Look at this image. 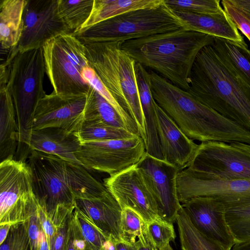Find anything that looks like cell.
<instances>
[{
	"label": "cell",
	"instance_id": "obj_6",
	"mask_svg": "<svg viewBox=\"0 0 250 250\" xmlns=\"http://www.w3.org/2000/svg\"><path fill=\"white\" fill-rule=\"evenodd\" d=\"M45 67L42 47L24 51L16 49L9 64L7 87L14 105L19 132L17 154L27 157L31 123L36 107L46 95L43 89Z\"/></svg>",
	"mask_w": 250,
	"mask_h": 250
},
{
	"label": "cell",
	"instance_id": "obj_3",
	"mask_svg": "<svg viewBox=\"0 0 250 250\" xmlns=\"http://www.w3.org/2000/svg\"><path fill=\"white\" fill-rule=\"evenodd\" d=\"M187 91L202 104L250 131V88L224 65L211 45L198 54Z\"/></svg>",
	"mask_w": 250,
	"mask_h": 250
},
{
	"label": "cell",
	"instance_id": "obj_48",
	"mask_svg": "<svg viewBox=\"0 0 250 250\" xmlns=\"http://www.w3.org/2000/svg\"><path fill=\"white\" fill-rule=\"evenodd\" d=\"M101 250H116L115 243L111 240L107 239L104 243Z\"/></svg>",
	"mask_w": 250,
	"mask_h": 250
},
{
	"label": "cell",
	"instance_id": "obj_1",
	"mask_svg": "<svg viewBox=\"0 0 250 250\" xmlns=\"http://www.w3.org/2000/svg\"><path fill=\"white\" fill-rule=\"evenodd\" d=\"M149 73L156 103L193 141H218L250 145V131L223 117L159 74Z\"/></svg>",
	"mask_w": 250,
	"mask_h": 250
},
{
	"label": "cell",
	"instance_id": "obj_18",
	"mask_svg": "<svg viewBox=\"0 0 250 250\" xmlns=\"http://www.w3.org/2000/svg\"><path fill=\"white\" fill-rule=\"evenodd\" d=\"M154 105L163 160L181 171L187 167L198 145L183 133L155 101Z\"/></svg>",
	"mask_w": 250,
	"mask_h": 250
},
{
	"label": "cell",
	"instance_id": "obj_39",
	"mask_svg": "<svg viewBox=\"0 0 250 250\" xmlns=\"http://www.w3.org/2000/svg\"><path fill=\"white\" fill-rule=\"evenodd\" d=\"M70 214L63 219L54 222L57 226V230L48 242L49 250H63Z\"/></svg>",
	"mask_w": 250,
	"mask_h": 250
},
{
	"label": "cell",
	"instance_id": "obj_29",
	"mask_svg": "<svg viewBox=\"0 0 250 250\" xmlns=\"http://www.w3.org/2000/svg\"><path fill=\"white\" fill-rule=\"evenodd\" d=\"M94 0H58L61 18L71 33L79 31L89 18Z\"/></svg>",
	"mask_w": 250,
	"mask_h": 250
},
{
	"label": "cell",
	"instance_id": "obj_8",
	"mask_svg": "<svg viewBox=\"0 0 250 250\" xmlns=\"http://www.w3.org/2000/svg\"><path fill=\"white\" fill-rule=\"evenodd\" d=\"M45 73L52 92L64 95H87L90 85L82 77L90 66L83 42L73 33L60 35L43 47Z\"/></svg>",
	"mask_w": 250,
	"mask_h": 250
},
{
	"label": "cell",
	"instance_id": "obj_24",
	"mask_svg": "<svg viewBox=\"0 0 250 250\" xmlns=\"http://www.w3.org/2000/svg\"><path fill=\"white\" fill-rule=\"evenodd\" d=\"M27 0H0V42L1 48L11 51L20 42Z\"/></svg>",
	"mask_w": 250,
	"mask_h": 250
},
{
	"label": "cell",
	"instance_id": "obj_22",
	"mask_svg": "<svg viewBox=\"0 0 250 250\" xmlns=\"http://www.w3.org/2000/svg\"><path fill=\"white\" fill-rule=\"evenodd\" d=\"M19 142L16 111L7 83H0V162L14 159Z\"/></svg>",
	"mask_w": 250,
	"mask_h": 250
},
{
	"label": "cell",
	"instance_id": "obj_42",
	"mask_svg": "<svg viewBox=\"0 0 250 250\" xmlns=\"http://www.w3.org/2000/svg\"><path fill=\"white\" fill-rule=\"evenodd\" d=\"M135 244L137 250H156V248L150 236L146 238L138 240Z\"/></svg>",
	"mask_w": 250,
	"mask_h": 250
},
{
	"label": "cell",
	"instance_id": "obj_33",
	"mask_svg": "<svg viewBox=\"0 0 250 250\" xmlns=\"http://www.w3.org/2000/svg\"><path fill=\"white\" fill-rule=\"evenodd\" d=\"M148 235L147 223L138 213L128 208L122 209L120 232L121 241L134 245L138 240Z\"/></svg>",
	"mask_w": 250,
	"mask_h": 250
},
{
	"label": "cell",
	"instance_id": "obj_36",
	"mask_svg": "<svg viewBox=\"0 0 250 250\" xmlns=\"http://www.w3.org/2000/svg\"><path fill=\"white\" fill-rule=\"evenodd\" d=\"M149 235L155 247L162 250L176 238L172 223L160 217L147 223Z\"/></svg>",
	"mask_w": 250,
	"mask_h": 250
},
{
	"label": "cell",
	"instance_id": "obj_4",
	"mask_svg": "<svg viewBox=\"0 0 250 250\" xmlns=\"http://www.w3.org/2000/svg\"><path fill=\"white\" fill-rule=\"evenodd\" d=\"M27 159L34 193L48 215L59 206H75L76 198L98 196L108 191L80 165L36 150L31 151Z\"/></svg>",
	"mask_w": 250,
	"mask_h": 250
},
{
	"label": "cell",
	"instance_id": "obj_5",
	"mask_svg": "<svg viewBox=\"0 0 250 250\" xmlns=\"http://www.w3.org/2000/svg\"><path fill=\"white\" fill-rule=\"evenodd\" d=\"M81 41L90 67L120 105L133 118L144 141V122L134 68L136 62L121 48L122 42Z\"/></svg>",
	"mask_w": 250,
	"mask_h": 250
},
{
	"label": "cell",
	"instance_id": "obj_23",
	"mask_svg": "<svg viewBox=\"0 0 250 250\" xmlns=\"http://www.w3.org/2000/svg\"><path fill=\"white\" fill-rule=\"evenodd\" d=\"M211 45L228 69L250 88V49L245 42L214 37Z\"/></svg>",
	"mask_w": 250,
	"mask_h": 250
},
{
	"label": "cell",
	"instance_id": "obj_37",
	"mask_svg": "<svg viewBox=\"0 0 250 250\" xmlns=\"http://www.w3.org/2000/svg\"><path fill=\"white\" fill-rule=\"evenodd\" d=\"M28 220L11 225L0 250H30Z\"/></svg>",
	"mask_w": 250,
	"mask_h": 250
},
{
	"label": "cell",
	"instance_id": "obj_27",
	"mask_svg": "<svg viewBox=\"0 0 250 250\" xmlns=\"http://www.w3.org/2000/svg\"><path fill=\"white\" fill-rule=\"evenodd\" d=\"M84 121L100 122L127 130L118 112L91 86L87 95Z\"/></svg>",
	"mask_w": 250,
	"mask_h": 250
},
{
	"label": "cell",
	"instance_id": "obj_43",
	"mask_svg": "<svg viewBox=\"0 0 250 250\" xmlns=\"http://www.w3.org/2000/svg\"><path fill=\"white\" fill-rule=\"evenodd\" d=\"M233 4L239 7L250 15V0H229Z\"/></svg>",
	"mask_w": 250,
	"mask_h": 250
},
{
	"label": "cell",
	"instance_id": "obj_46",
	"mask_svg": "<svg viewBox=\"0 0 250 250\" xmlns=\"http://www.w3.org/2000/svg\"><path fill=\"white\" fill-rule=\"evenodd\" d=\"M11 225L9 224L0 225V244L6 239L8 231L10 229Z\"/></svg>",
	"mask_w": 250,
	"mask_h": 250
},
{
	"label": "cell",
	"instance_id": "obj_44",
	"mask_svg": "<svg viewBox=\"0 0 250 250\" xmlns=\"http://www.w3.org/2000/svg\"><path fill=\"white\" fill-rule=\"evenodd\" d=\"M39 250H49V244L42 229L40 234Z\"/></svg>",
	"mask_w": 250,
	"mask_h": 250
},
{
	"label": "cell",
	"instance_id": "obj_32",
	"mask_svg": "<svg viewBox=\"0 0 250 250\" xmlns=\"http://www.w3.org/2000/svg\"><path fill=\"white\" fill-rule=\"evenodd\" d=\"M225 216L236 244L250 242V203L226 208Z\"/></svg>",
	"mask_w": 250,
	"mask_h": 250
},
{
	"label": "cell",
	"instance_id": "obj_49",
	"mask_svg": "<svg viewBox=\"0 0 250 250\" xmlns=\"http://www.w3.org/2000/svg\"><path fill=\"white\" fill-rule=\"evenodd\" d=\"M230 144L250 154V145L241 143H234Z\"/></svg>",
	"mask_w": 250,
	"mask_h": 250
},
{
	"label": "cell",
	"instance_id": "obj_11",
	"mask_svg": "<svg viewBox=\"0 0 250 250\" xmlns=\"http://www.w3.org/2000/svg\"><path fill=\"white\" fill-rule=\"evenodd\" d=\"M187 167L213 178L250 180V154L230 144L202 142Z\"/></svg>",
	"mask_w": 250,
	"mask_h": 250
},
{
	"label": "cell",
	"instance_id": "obj_35",
	"mask_svg": "<svg viewBox=\"0 0 250 250\" xmlns=\"http://www.w3.org/2000/svg\"><path fill=\"white\" fill-rule=\"evenodd\" d=\"M72 215L83 236L92 250H101L107 239L79 209L75 208Z\"/></svg>",
	"mask_w": 250,
	"mask_h": 250
},
{
	"label": "cell",
	"instance_id": "obj_9",
	"mask_svg": "<svg viewBox=\"0 0 250 250\" xmlns=\"http://www.w3.org/2000/svg\"><path fill=\"white\" fill-rule=\"evenodd\" d=\"M39 205L27 163L14 159L0 164V223L11 225L28 221Z\"/></svg>",
	"mask_w": 250,
	"mask_h": 250
},
{
	"label": "cell",
	"instance_id": "obj_17",
	"mask_svg": "<svg viewBox=\"0 0 250 250\" xmlns=\"http://www.w3.org/2000/svg\"><path fill=\"white\" fill-rule=\"evenodd\" d=\"M181 206L199 232L231 250L236 243L226 221L227 208L223 203L212 197H196Z\"/></svg>",
	"mask_w": 250,
	"mask_h": 250
},
{
	"label": "cell",
	"instance_id": "obj_25",
	"mask_svg": "<svg viewBox=\"0 0 250 250\" xmlns=\"http://www.w3.org/2000/svg\"><path fill=\"white\" fill-rule=\"evenodd\" d=\"M164 3V0H94L89 18L77 32L125 13L141 9L155 8Z\"/></svg>",
	"mask_w": 250,
	"mask_h": 250
},
{
	"label": "cell",
	"instance_id": "obj_38",
	"mask_svg": "<svg viewBox=\"0 0 250 250\" xmlns=\"http://www.w3.org/2000/svg\"><path fill=\"white\" fill-rule=\"evenodd\" d=\"M223 9L239 30L250 42V15L229 0H222Z\"/></svg>",
	"mask_w": 250,
	"mask_h": 250
},
{
	"label": "cell",
	"instance_id": "obj_47",
	"mask_svg": "<svg viewBox=\"0 0 250 250\" xmlns=\"http://www.w3.org/2000/svg\"><path fill=\"white\" fill-rule=\"evenodd\" d=\"M231 250H250V242L235 244Z\"/></svg>",
	"mask_w": 250,
	"mask_h": 250
},
{
	"label": "cell",
	"instance_id": "obj_21",
	"mask_svg": "<svg viewBox=\"0 0 250 250\" xmlns=\"http://www.w3.org/2000/svg\"><path fill=\"white\" fill-rule=\"evenodd\" d=\"M186 23L188 29L217 37L242 42H245L226 12L203 14L173 10Z\"/></svg>",
	"mask_w": 250,
	"mask_h": 250
},
{
	"label": "cell",
	"instance_id": "obj_14",
	"mask_svg": "<svg viewBox=\"0 0 250 250\" xmlns=\"http://www.w3.org/2000/svg\"><path fill=\"white\" fill-rule=\"evenodd\" d=\"M155 200L159 216L173 223L181 208L177 178L181 171L175 166L146 153L136 165Z\"/></svg>",
	"mask_w": 250,
	"mask_h": 250
},
{
	"label": "cell",
	"instance_id": "obj_28",
	"mask_svg": "<svg viewBox=\"0 0 250 250\" xmlns=\"http://www.w3.org/2000/svg\"><path fill=\"white\" fill-rule=\"evenodd\" d=\"M134 68L145 129L146 132L152 133L157 129V123L155 100L151 91L149 73L145 66L138 62H136Z\"/></svg>",
	"mask_w": 250,
	"mask_h": 250
},
{
	"label": "cell",
	"instance_id": "obj_30",
	"mask_svg": "<svg viewBox=\"0 0 250 250\" xmlns=\"http://www.w3.org/2000/svg\"><path fill=\"white\" fill-rule=\"evenodd\" d=\"M82 144L138 136L125 128L111 126L100 122L84 121L76 132Z\"/></svg>",
	"mask_w": 250,
	"mask_h": 250
},
{
	"label": "cell",
	"instance_id": "obj_45",
	"mask_svg": "<svg viewBox=\"0 0 250 250\" xmlns=\"http://www.w3.org/2000/svg\"><path fill=\"white\" fill-rule=\"evenodd\" d=\"M114 243L116 250H137L136 244L130 245L122 241H117Z\"/></svg>",
	"mask_w": 250,
	"mask_h": 250
},
{
	"label": "cell",
	"instance_id": "obj_26",
	"mask_svg": "<svg viewBox=\"0 0 250 250\" xmlns=\"http://www.w3.org/2000/svg\"><path fill=\"white\" fill-rule=\"evenodd\" d=\"M176 222L182 250H230L199 232L192 224L182 206Z\"/></svg>",
	"mask_w": 250,
	"mask_h": 250
},
{
	"label": "cell",
	"instance_id": "obj_34",
	"mask_svg": "<svg viewBox=\"0 0 250 250\" xmlns=\"http://www.w3.org/2000/svg\"><path fill=\"white\" fill-rule=\"evenodd\" d=\"M166 4L173 10L210 14L222 11L224 9L219 0H164Z\"/></svg>",
	"mask_w": 250,
	"mask_h": 250
},
{
	"label": "cell",
	"instance_id": "obj_16",
	"mask_svg": "<svg viewBox=\"0 0 250 250\" xmlns=\"http://www.w3.org/2000/svg\"><path fill=\"white\" fill-rule=\"evenodd\" d=\"M104 185L122 209H132L147 223L159 217L154 198L136 165L104 179Z\"/></svg>",
	"mask_w": 250,
	"mask_h": 250
},
{
	"label": "cell",
	"instance_id": "obj_51",
	"mask_svg": "<svg viewBox=\"0 0 250 250\" xmlns=\"http://www.w3.org/2000/svg\"><path fill=\"white\" fill-rule=\"evenodd\" d=\"M156 250H158V249H157L156 248Z\"/></svg>",
	"mask_w": 250,
	"mask_h": 250
},
{
	"label": "cell",
	"instance_id": "obj_7",
	"mask_svg": "<svg viewBox=\"0 0 250 250\" xmlns=\"http://www.w3.org/2000/svg\"><path fill=\"white\" fill-rule=\"evenodd\" d=\"M182 28H187L185 22L164 0L158 7L130 11L73 34L81 41L123 42Z\"/></svg>",
	"mask_w": 250,
	"mask_h": 250
},
{
	"label": "cell",
	"instance_id": "obj_50",
	"mask_svg": "<svg viewBox=\"0 0 250 250\" xmlns=\"http://www.w3.org/2000/svg\"><path fill=\"white\" fill-rule=\"evenodd\" d=\"M162 250H173L172 248L170 246V244L167 245L165 248Z\"/></svg>",
	"mask_w": 250,
	"mask_h": 250
},
{
	"label": "cell",
	"instance_id": "obj_20",
	"mask_svg": "<svg viewBox=\"0 0 250 250\" xmlns=\"http://www.w3.org/2000/svg\"><path fill=\"white\" fill-rule=\"evenodd\" d=\"M82 145L76 132L47 127L31 131L28 148L30 152L36 150L56 155L83 166L75 156Z\"/></svg>",
	"mask_w": 250,
	"mask_h": 250
},
{
	"label": "cell",
	"instance_id": "obj_12",
	"mask_svg": "<svg viewBox=\"0 0 250 250\" xmlns=\"http://www.w3.org/2000/svg\"><path fill=\"white\" fill-rule=\"evenodd\" d=\"M177 189L182 204L196 197L214 198L227 208L250 203V180L213 178L188 167L179 172Z\"/></svg>",
	"mask_w": 250,
	"mask_h": 250
},
{
	"label": "cell",
	"instance_id": "obj_40",
	"mask_svg": "<svg viewBox=\"0 0 250 250\" xmlns=\"http://www.w3.org/2000/svg\"><path fill=\"white\" fill-rule=\"evenodd\" d=\"M39 207L28 220V233L30 239V250H39V237L42 229L39 217Z\"/></svg>",
	"mask_w": 250,
	"mask_h": 250
},
{
	"label": "cell",
	"instance_id": "obj_13",
	"mask_svg": "<svg viewBox=\"0 0 250 250\" xmlns=\"http://www.w3.org/2000/svg\"><path fill=\"white\" fill-rule=\"evenodd\" d=\"M70 33L59 16L58 0H27L22 32L16 49L24 51L42 47L52 39Z\"/></svg>",
	"mask_w": 250,
	"mask_h": 250
},
{
	"label": "cell",
	"instance_id": "obj_10",
	"mask_svg": "<svg viewBox=\"0 0 250 250\" xmlns=\"http://www.w3.org/2000/svg\"><path fill=\"white\" fill-rule=\"evenodd\" d=\"M145 144L140 136L82 144L75 153L78 161L86 169L110 176L136 165L144 156Z\"/></svg>",
	"mask_w": 250,
	"mask_h": 250
},
{
	"label": "cell",
	"instance_id": "obj_19",
	"mask_svg": "<svg viewBox=\"0 0 250 250\" xmlns=\"http://www.w3.org/2000/svg\"><path fill=\"white\" fill-rule=\"evenodd\" d=\"M75 206L107 239L114 243L121 241L122 209L109 191L98 196L76 198Z\"/></svg>",
	"mask_w": 250,
	"mask_h": 250
},
{
	"label": "cell",
	"instance_id": "obj_31",
	"mask_svg": "<svg viewBox=\"0 0 250 250\" xmlns=\"http://www.w3.org/2000/svg\"><path fill=\"white\" fill-rule=\"evenodd\" d=\"M81 75L83 79L116 109L124 120L127 130L140 136L137 125L133 118L117 103L93 69L90 66L84 67Z\"/></svg>",
	"mask_w": 250,
	"mask_h": 250
},
{
	"label": "cell",
	"instance_id": "obj_15",
	"mask_svg": "<svg viewBox=\"0 0 250 250\" xmlns=\"http://www.w3.org/2000/svg\"><path fill=\"white\" fill-rule=\"evenodd\" d=\"M87 95H64L53 92L46 94L35 110L32 131L58 127L77 132L84 121Z\"/></svg>",
	"mask_w": 250,
	"mask_h": 250
},
{
	"label": "cell",
	"instance_id": "obj_41",
	"mask_svg": "<svg viewBox=\"0 0 250 250\" xmlns=\"http://www.w3.org/2000/svg\"><path fill=\"white\" fill-rule=\"evenodd\" d=\"M38 214L42 227L48 243L57 230V226L40 205Z\"/></svg>",
	"mask_w": 250,
	"mask_h": 250
},
{
	"label": "cell",
	"instance_id": "obj_2",
	"mask_svg": "<svg viewBox=\"0 0 250 250\" xmlns=\"http://www.w3.org/2000/svg\"><path fill=\"white\" fill-rule=\"evenodd\" d=\"M214 37L182 28L123 42L121 48L136 62L159 73L175 85L187 91L195 59Z\"/></svg>",
	"mask_w": 250,
	"mask_h": 250
}]
</instances>
